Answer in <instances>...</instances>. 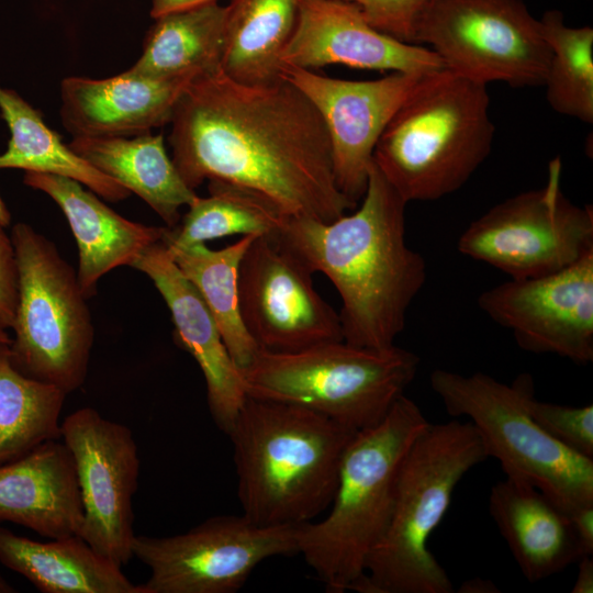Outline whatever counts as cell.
Instances as JSON below:
<instances>
[{"label": "cell", "instance_id": "obj_1", "mask_svg": "<svg viewBox=\"0 0 593 593\" xmlns=\"http://www.w3.org/2000/svg\"><path fill=\"white\" fill-rule=\"evenodd\" d=\"M170 124L171 159L193 190L205 180L236 183L289 216L324 223L357 206L336 184L318 112L282 78L248 86L221 68L202 72L180 97Z\"/></svg>", "mask_w": 593, "mask_h": 593}, {"label": "cell", "instance_id": "obj_2", "mask_svg": "<svg viewBox=\"0 0 593 593\" xmlns=\"http://www.w3.org/2000/svg\"><path fill=\"white\" fill-rule=\"evenodd\" d=\"M361 204L324 223L290 216L276 234L313 273L335 286L346 343L388 348L426 280L423 256L405 240L406 202L372 163Z\"/></svg>", "mask_w": 593, "mask_h": 593}, {"label": "cell", "instance_id": "obj_3", "mask_svg": "<svg viewBox=\"0 0 593 593\" xmlns=\"http://www.w3.org/2000/svg\"><path fill=\"white\" fill-rule=\"evenodd\" d=\"M356 433L306 407L247 396L227 434L242 514L259 526L312 522L333 501Z\"/></svg>", "mask_w": 593, "mask_h": 593}, {"label": "cell", "instance_id": "obj_4", "mask_svg": "<svg viewBox=\"0 0 593 593\" xmlns=\"http://www.w3.org/2000/svg\"><path fill=\"white\" fill-rule=\"evenodd\" d=\"M429 422L403 394L347 446L328 514L296 527L298 555L331 593L355 591L390 522L401 463Z\"/></svg>", "mask_w": 593, "mask_h": 593}, {"label": "cell", "instance_id": "obj_5", "mask_svg": "<svg viewBox=\"0 0 593 593\" xmlns=\"http://www.w3.org/2000/svg\"><path fill=\"white\" fill-rule=\"evenodd\" d=\"M488 86L446 68L424 75L382 132L373 163L406 202L459 190L489 156Z\"/></svg>", "mask_w": 593, "mask_h": 593}, {"label": "cell", "instance_id": "obj_6", "mask_svg": "<svg viewBox=\"0 0 593 593\" xmlns=\"http://www.w3.org/2000/svg\"><path fill=\"white\" fill-rule=\"evenodd\" d=\"M488 458L470 422L428 423L400 467L392 515L370 552L359 593H451L452 583L428 549L462 477Z\"/></svg>", "mask_w": 593, "mask_h": 593}, {"label": "cell", "instance_id": "obj_7", "mask_svg": "<svg viewBox=\"0 0 593 593\" xmlns=\"http://www.w3.org/2000/svg\"><path fill=\"white\" fill-rule=\"evenodd\" d=\"M419 361L395 345L377 349L337 340L290 353L259 349L240 373L247 396L306 407L359 432L387 416Z\"/></svg>", "mask_w": 593, "mask_h": 593}, {"label": "cell", "instance_id": "obj_8", "mask_svg": "<svg viewBox=\"0 0 593 593\" xmlns=\"http://www.w3.org/2000/svg\"><path fill=\"white\" fill-rule=\"evenodd\" d=\"M429 382L450 416L467 417L473 425L488 458L500 462L506 478L536 488L569 514L593 505V459L569 449L534 421L529 374L507 384L482 372L436 369Z\"/></svg>", "mask_w": 593, "mask_h": 593}, {"label": "cell", "instance_id": "obj_9", "mask_svg": "<svg viewBox=\"0 0 593 593\" xmlns=\"http://www.w3.org/2000/svg\"><path fill=\"white\" fill-rule=\"evenodd\" d=\"M10 237L18 267L12 365L68 395L86 380L94 342L87 296L52 240L26 223L14 224Z\"/></svg>", "mask_w": 593, "mask_h": 593}, {"label": "cell", "instance_id": "obj_10", "mask_svg": "<svg viewBox=\"0 0 593 593\" xmlns=\"http://www.w3.org/2000/svg\"><path fill=\"white\" fill-rule=\"evenodd\" d=\"M412 43L434 52L449 71L486 86H542L550 56L539 19L522 0H434Z\"/></svg>", "mask_w": 593, "mask_h": 593}, {"label": "cell", "instance_id": "obj_11", "mask_svg": "<svg viewBox=\"0 0 593 593\" xmlns=\"http://www.w3.org/2000/svg\"><path fill=\"white\" fill-rule=\"evenodd\" d=\"M559 157L544 186L513 195L472 221L458 250L511 279L559 271L593 251V209L570 201L561 189Z\"/></svg>", "mask_w": 593, "mask_h": 593}, {"label": "cell", "instance_id": "obj_12", "mask_svg": "<svg viewBox=\"0 0 593 593\" xmlns=\"http://www.w3.org/2000/svg\"><path fill=\"white\" fill-rule=\"evenodd\" d=\"M296 527L219 515L182 534L135 536L132 550L149 569L146 593H235L264 560L298 555Z\"/></svg>", "mask_w": 593, "mask_h": 593}, {"label": "cell", "instance_id": "obj_13", "mask_svg": "<svg viewBox=\"0 0 593 593\" xmlns=\"http://www.w3.org/2000/svg\"><path fill=\"white\" fill-rule=\"evenodd\" d=\"M313 272L276 236H256L238 270L242 322L261 350L290 353L344 340L339 314L315 290Z\"/></svg>", "mask_w": 593, "mask_h": 593}, {"label": "cell", "instance_id": "obj_14", "mask_svg": "<svg viewBox=\"0 0 593 593\" xmlns=\"http://www.w3.org/2000/svg\"><path fill=\"white\" fill-rule=\"evenodd\" d=\"M77 471L83 507L81 537L115 564L133 557L132 499L137 490L139 457L131 429L92 407L70 413L60 425Z\"/></svg>", "mask_w": 593, "mask_h": 593}, {"label": "cell", "instance_id": "obj_15", "mask_svg": "<svg viewBox=\"0 0 593 593\" xmlns=\"http://www.w3.org/2000/svg\"><path fill=\"white\" fill-rule=\"evenodd\" d=\"M478 304L526 351L593 360V251L559 271L490 288Z\"/></svg>", "mask_w": 593, "mask_h": 593}, {"label": "cell", "instance_id": "obj_16", "mask_svg": "<svg viewBox=\"0 0 593 593\" xmlns=\"http://www.w3.org/2000/svg\"><path fill=\"white\" fill-rule=\"evenodd\" d=\"M280 76L318 112L331 143L336 184L357 203L382 132L424 75L390 72L373 80H346L282 64Z\"/></svg>", "mask_w": 593, "mask_h": 593}, {"label": "cell", "instance_id": "obj_17", "mask_svg": "<svg viewBox=\"0 0 593 593\" xmlns=\"http://www.w3.org/2000/svg\"><path fill=\"white\" fill-rule=\"evenodd\" d=\"M281 63L310 70L342 65L418 75L444 68L429 48L377 30L357 7L338 0H299L296 23Z\"/></svg>", "mask_w": 593, "mask_h": 593}, {"label": "cell", "instance_id": "obj_18", "mask_svg": "<svg viewBox=\"0 0 593 593\" xmlns=\"http://www.w3.org/2000/svg\"><path fill=\"white\" fill-rule=\"evenodd\" d=\"M131 267L145 273L166 302L174 324V340L200 367L210 414L227 435L247 394L240 369L230 355L212 313L163 240L148 247Z\"/></svg>", "mask_w": 593, "mask_h": 593}, {"label": "cell", "instance_id": "obj_19", "mask_svg": "<svg viewBox=\"0 0 593 593\" xmlns=\"http://www.w3.org/2000/svg\"><path fill=\"white\" fill-rule=\"evenodd\" d=\"M200 74L155 78L131 69L104 79L68 77L60 86V115L74 136H131L171 121L190 82Z\"/></svg>", "mask_w": 593, "mask_h": 593}, {"label": "cell", "instance_id": "obj_20", "mask_svg": "<svg viewBox=\"0 0 593 593\" xmlns=\"http://www.w3.org/2000/svg\"><path fill=\"white\" fill-rule=\"evenodd\" d=\"M23 182L49 195L65 214L78 245L77 276L87 299L96 294L102 276L120 266L131 267L168 231L167 226H149L123 217L74 179L25 172Z\"/></svg>", "mask_w": 593, "mask_h": 593}, {"label": "cell", "instance_id": "obj_21", "mask_svg": "<svg viewBox=\"0 0 593 593\" xmlns=\"http://www.w3.org/2000/svg\"><path fill=\"white\" fill-rule=\"evenodd\" d=\"M51 539L79 536L83 507L72 455L59 439L0 466V523Z\"/></svg>", "mask_w": 593, "mask_h": 593}, {"label": "cell", "instance_id": "obj_22", "mask_svg": "<svg viewBox=\"0 0 593 593\" xmlns=\"http://www.w3.org/2000/svg\"><path fill=\"white\" fill-rule=\"evenodd\" d=\"M489 511L529 582L559 573L581 557L569 513L536 488L505 477L491 489Z\"/></svg>", "mask_w": 593, "mask_h": 593}, {"label": "cell", "instance_id": "obj_23", "mask_svg": "<svg viewBox=\"0 0 593 593\" xmlns=\"http://www.w3.org/2000/svg\"><path fill=\"white\" fill-rule=\"evenodd\" d=\"M69 148L100 172L137 194L165 222L175 227L180 208L198 194L181 178L168 155L163 134L128 136H74Z\"/></svg>", "mask_w": 593, "mask_h": 593}, {"label": "cell", "instance_id": "obj_24", "mask_svg": "<svg viewBox=\"0 0 593 593\" xmlns=\"http://www.w3.org/2000/svg\"><path fill=\"white\" fill-rule=\"evenodd\" d=\"M0 562L44 593H146L79 536L43 542L0 527Z\"/></svg>", "mask_w": 593, "mask_h": 593}, {"label": "cell", "instance_id": "obj_25", "mask_svg": "<svg viewBox=\"0 0 593 593\" xmlns=\"http://www.w3.org/2000/svg\"><path fill=\"white\" fill-rule=\"evenodd\" d=\"M223 72L248 86L281 80V54L298 18L299 0H230Z\"/></svg>", "mask_w": 593, "mask_h": 593}, {"label": "cell", "instance_id": "obj_26", "mask_svg": "<svg viewBox=\"0 0 593 593\" xmlns=\"http://www.w3.org/2000/svg\"><path fill=\"white\" fill-rule=\"evenodd\" d=\"M0 111L11 134L7 150L0 155V169L15 168L67 177L111 202L130 197L126 188L64 144L60 136L45 124L40 111L15 91L1 86Z\"/></svg>", "mask_w": 593, "mask_h": 593}, {"label": "cell", "instance_id": "obj_27", "mask_svg": "<svg viewBox=\"0 0 593 593\" xmlns=\"http://www.w3.org/2000/svg\"><path fill=\"white\" fill-rule=\"evenodd\" d=\"M226 5L220 2L175 11L155 19L132 71L170 78L221 68Z\"/></svg>", "mask_w": 593, "mask_h": 593}, {"label": "cell", "instance_id": "obj_28", "mask_svg": "<svg viewBox=\"0 0 593 593\" xmlns=\"http://www.w3.org/2000/svg\"><path fill=\"white\" fill-rule=\"evenodd\" d=\"M255 235H244L222 249H211L204 243L169 249L175 264L194 286L212 313L223 342L239 369L245 368L259 351L247 333L238 307V270L240 260Z\"/></svg>", "mask_w": 593, "mask_h": 593}, {"label": "cell", "instance_id": "obj_29", "mask_svg": "<svg viewBox=\"0 0 593 593\" xmlns=\"http://www.w3.org/2000/svg\"><path fill=\"white\" fill-rule=\"evenodd\" d=\"M208 189V197L198 195L178 225L168 227L165 245L189 247L235 234L272 235L290 217L276 202L253 189L223 180H209Z\"/></svg>", "mask_w": 593, "mask_h": 593}, {"label": "cell", "instance_id": "obj_30", "mask_svg": "<svg viewBox=\"0 0 593 593\" xmlns=\"http://www.w3.org/2000/svg\"><path fill=\"white\" fill-rule=\"evenodd\" d=\"M67 394L22 374L0 343V466L51 439L60 438V412Z\"/></svg>", "mask_w": 593, "mask_h": 593}, {"label": "cell", "instance_id": "obj_31", "mask_svg": "<svg viewBox=\"0 0 593 593\" xmlns=\"http://www.w3.org/2000/svg\"><path fill=\"white\" fill-rule=\"evenodd\" d=\"M550 51L542 86L553 111L586 124L593 122V29L570 26L562 12L548 10L539 19Z\"/></svg>", "mask_w": 593, "mask_h": 593}, {"label": "cell", "instance_id": "obj_32", "mask_svg": "<svg viewBox=\"0 0 593 593\" xmlns=\"http://www.w3.org/2000/svg\"><path fill=\"white\" fill-rule=\"evenodd\" d=\"M534 421L569 449L593 459V405L567 406L538 401L528 402Z\"/></svg>", "mask_w": 593, "mask_h": 593}, {"label": "cell", "instance_id": "obj_33", "mask_svg": "<svg viewBox=\"0 0 593 593\" xmlns=\"http://www.w3.org/2000/svg\"><path fill=\"white\" fill-rule=\"evenodd\" d=\"M351 3L377 30L412 43L415 25L434 0H338ZM413 44V43H412Z\"/></svg>", "mask_w": 593, "mask_h": 593}, {"label": "cell", "instance_id": "obj_34", "mask_svg": "<svg viewBox=\"0 0 593 593\" xmlns=\"http://www.w3.org/2000/svg\"><path fill=\"white\" fill-rule=\"evenodd\" d=\"M18 303V267L11 237L0 225V328L12 327Z\"/></svg>", "mask_w": 593, "mask_h": 593}, {"label": "cell", "instance_id": "obj_35", "mask_svg": "<svg viewBox=\"0 0 593 593\" xmlns=\"http://www.w3.org/2000/svg\"><path fill=\"white\" fill-rule=\"evenodd\" d=\"M581 557L593 555V505L570 513Z\"/></svg>", "mask_w": 593, "mask_h": 593}, {"label": "cell", "instance_id": "obj_36", "mask_svg": "<svg viewBox=\"0 0 593 593\" xmlns=\"http://www.w3.org/2000/svg\"><path fill=\"white\" fill-rule=\"evenodd\" d=\"M220 1L221 0H153L150 15L152 18L156 19L170 12L186 10Z\"/></svg>", "mask_w": 593, "mask_h": 593}, {"label": "cell", "instance_id": "obj_37", "mask_svg": "<svg viewBox=\"0 0 593 593\" xmlns=\"http://www.w3.org/2000/svg\"><path fill=\"white\" fill-rule=\"evenodd\" d=\"M578 573L571 590L572 593L593 592V559L592 556H583L578 559Z\"/></svg>", "mask_w": 593, "mask_h": 593}, {"label": "cell", "instance_id": "obj_38", "mask_svg": "<svg viewBox=\"0 0 593 593\" xmlns=\"http://www.w3.org/2000/svg\"><path fill=\"white\" fill-rule=\"evenodd\" d=\"M459 593H497L499 588L490 580L473 578L466 580L458 590Z\"/></svg>", "mask_w": 593, "mask_h": 593}, {"label": "cell", "instance_id": "obj_39", "mask_svg": "<svg viewBox=\"0 0 593 593\" xmlns=\"http://www.w3.org/2000/svg\"><path fill=\"white\" fill-rule=\"evenodd\" d=\"M11 214L0 197V225L7 227L10 225Z\"/></svg>", "mask_w": 593, "mask_h": 593}, {"label": "cell", "instance_id": "obj_40", "mask_svg": "<svg viewBox=\"0 0 593 593\" xmlns=\"http://www.w3.org/2000/svg\"><path fill=\"white\" fill-rule=\"evenodd\" d=\"M14 588L0 574V593H13Z\"/></svg>", "mask_w": 593, "mask_h": 593}, {"label": "cell", "instance_id": "obj_41", "mask_svg": "<svg viewBox=\"0 0 593 593\" xmlns=\"http://www.w3.org/2000/svg\"><path fill=\"white\" fill-rule=\"evenodd\" d=\"M11 337L5 329L0 328V343L10 344Z\"/></svg>", "mask_w": 593, "mask_h": 593}]
</instances>
